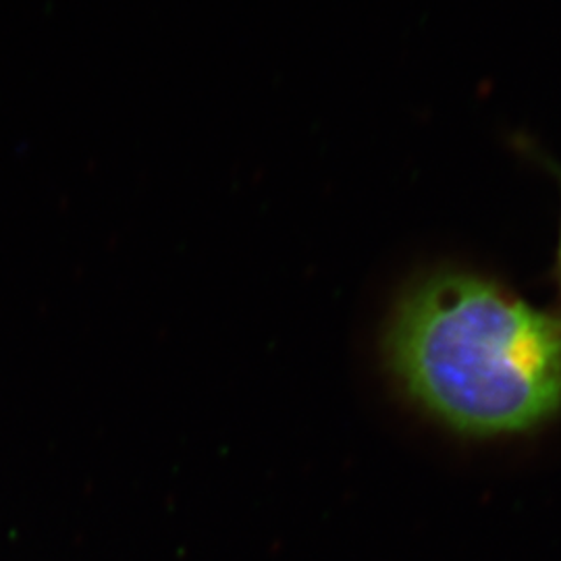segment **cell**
<instances>
[{
	"mask_svg": "<svg viewBox=\"0 0 561 561\" xmlns=\"http://www.w3.org/2000/svg\"><path fill=\"white\" fill-rule=\"evenodd\" d=\"M382 356L405 398L461 437L526 435L561 414V317L479 273L410 285Z\"/></svg>",
	"mask_w": 561,
	"mask_h": 561,
	"instance_id": "obj_1",
	"label": "cell"
},
{
	"mask_svg": "<svg viewBox=\"0 0 561 561\" xmlns=\"http://www.w3.org/2000/svg\"><path fill=\"white\" fill-rule=\"evenodd\" d=\"M558 280H560V289H561V231H560V248H558Z\"/></svg>",
	"mask_w": 561,
	"mask_h": 561,
	"instance_id": "obj_2",
	"label": "cell"
}]
</instances>
